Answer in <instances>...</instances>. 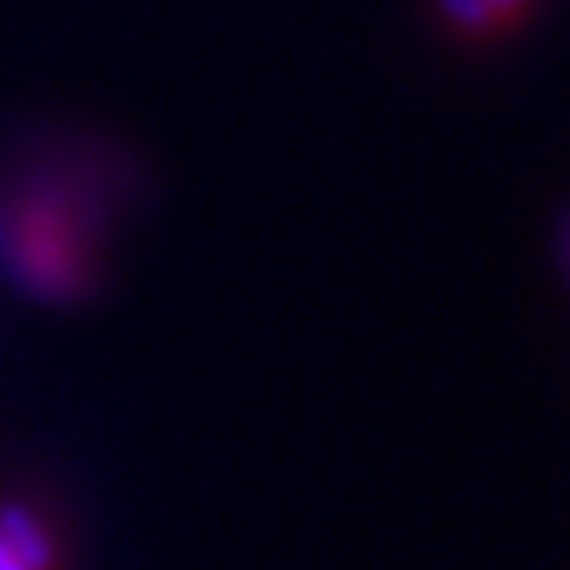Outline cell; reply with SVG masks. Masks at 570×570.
<instances>
[{
  "label": "cell",
  "instance_id": "cell-1",
  "mask_svg": "<svg viewBox=\"0 0 570 570\" xmlns=\"http://www.w3.org/2000/svg\"><path fill=\"white\" fill-rule=\"evenodd\" d=\"M42 567V541L35 529L21 520H0V570H39Z\"/></svg>",
  "mask_w": 570,
  "mask_h": 570
}]
</instances>
